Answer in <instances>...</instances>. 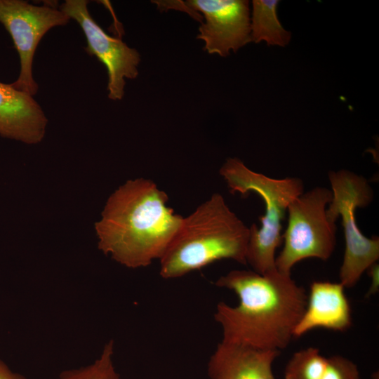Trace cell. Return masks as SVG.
Segmentation results:
<instances>
[{
    "instance_id": "1",
    "label": "cell",
    "mask_w": 379,
    "mask_h": 379,
    "mask_svg": "<svg viewBox=\"0 0 379 379\" xmlns=\"http://www.w3.org/2000/svg\"><path fill=\"white\" fill-rule=\"evenodd\" d=\"M215 286L234 292L239 303H218L214 319L222 341L281 352L288 347L307 305L305 289L277 269L264 274L245 270L221 276Z\"/></svg>"
},
{
    "instance_id": "2",
    "label": "cell",
    "mask_w": 379,
    "mask_h": 379,
    "mask_svg": "<svg viewBox=\"0 0 379 379\" xmlns=\"http://www.w3.org/2000/svg\"><path fill=\"white\" fill-rule=\"evenodd\" d=\"M168 201V194L152 180H128L110 195L95 223L98 248L129 268L159 260L183 220Z\"/></svg>"
},
{
    "instance_id": "3",
    "label": "cell",
    "mask_w": 379,
    "mask_h": 379,
    "mask_svg": "<svg viewBox=\"0 0 379 379\" xmlns=\"http://www.w3.org/2000/svg\"><path fill=\"white\" fill-rule=\"evenodd\" d=\"M249 235V227L230 208L224 197L213 194L183 217L159 260V274L166 279L179 278L222 259L247 265Z\"/></svg>"
},
{
    "instance_id": "4",
    "label": "cell",
    "mask_w": 379,
    "mask_h": 379,
    "mask_svg": "<svg viewBox=\"0 0 379 379\" xmlns=\"http://www.w3.org/2000/svg\"><path fill=\"white\" fill-rule=\"evenodd\" d=\"M231 192L245 194L254 192L265 203L260 227H249L246 264L253 271L264 274L276 270L275 252L283 241L281 222L288 206L304 192V183L298 178H273L248 168L237 158L227 159L219 171Z\"/></svg>"
},
{
    "instance_id": "5",
    "label": "cell",
    "mask_w": 379,
    "mask_h": 379,
    "mask_svg": "<svg viewBox=\"0 0 379 379\" xmlns=\"http://www.w3.org/2000/svg\"><path fill=\"white\" fill-rule=\"evenodd\" d=\"M328 180L332 199L327 206V215L334 222L341 218L345 241L340 283L345 288H351L379 259L378 237L364 235L357 225L355 216L357 208L371 204L373 192L364 177L348 170L331 171Z\"/></svg>"
},
{
    "instance_id": "6",
    "label": "cell",
    "mask_w": 379,
    "mask_h": 379,
    "mask_svg": "<svg viewBox=\"0 0 379 379\" xmlns=\"http://www.w3.org/2000/svg\"><path fill=\"white\" fill-rule=\"evenodd\" d=\"M332 199L331 189L315 187L295 199L287 209L288 225L282 235L284 246L276 257L277 270L291 274L300 261L332 255L336 245L335 222L327 215Z\"/></svg>"
},
{
    "instance_id": "7",
    "label": "cell",
    "mask_w": 379,
    "mask_h": 379,
    "mask_svg": "<svg viewBox=\"0 0 379 379\" xmlns=\"http://www.w3.org/2000/svg\"><path fill=\"white\" fill-rule=\"evenodd\" d=\"M70 18L53 6H35L22 0H0V22L10 34L20 58V74L11 84L32 96L38 84L32 74L34 55L44 34L51 28L64 26Z\"/></svg>"
},
{
    "instance_id": "8",
    "label": "cell",
    "mask_w": 379,
    "mask_h": 379,
    "mask_svg": "<svg viewBox=\"0 0 379 379\" xmlns=\"http://www.w3.org/2000/svg\"><path fill=\"white\" fill-rule=\"evenodd\" d=\"M88 4L86 0H66L60 9L81 27L87 41L86 52L106 67L108 98L121 100L126 79H133L138 75L140 55L121 39L107 34L91 15Z\"/></svg>"
},
{
    "instance_id": "9",
    "label": "cell",
    "mask_w": 379,
    "mask_h": 379,
    "mask_svg": "<svg viewBox=\"0 0 379 379\" xmlns=\"http://www.w3.org/2000/svg\"><path fill=\"white\" fill-rule=\"evenodd\" d=\"M185 4L204 17L197 39L208 53L225 57L251 41L248 1L188 0Z\"/></svg>"
},
{
    "instance_id": "10",
    "label": "cell",
    "mask_w": 379,
    "mask_h": 379,
    "mask_svg": "<svg viewBox=\"0 0 379 379\" xmlns=\"http://www.w3.org/2000/svg\"><path fill=\"white\" fill-rule=\"evenodd\" d=\"M352 326L350 302L340 283L315 281L310 285L304 313L296 325L294 337L323 328L345 331Z\"/></svg>"
},
{
    "instance_id": "11",
    "label": "cell",
    "mask_w": 379,
    "mask_h": 379,
    "mask_svg": "<svg viewBox=\"0 0 379 379\" xmlns=\"http://www.w3.org/2000/svg\"><path fill=\"white\" fill-rule=\"evenodd\" d=\"M48 119L32 95L0 82V135L26 144H37Z\"/></svg>"
},
{
    "instance_id": "12",
    "label": "cell",
    "mask_w": 379,
    "mask_h": 379,
    "mask_svg": "<svg viewBox=\"0 0 379 379\" xmlns=\"http://www.w3.org/2000/svg\"><path fill=\"white\" fill-rule=\"evenodd\" d=\"M280 352L220 341L211 356L209 379H276L272 364Z\"/></svg>"
},
{
    "instance_id": "13",
    "label": "cell",
    "mask_w": 379,
    "mask_h": 379,
    "mask_svg": "<svg viewBox=\"0 0 379 379\" xmlns=\"http://www.w3.org/2000/svg\"><path fill=\"white\" fill-rule=\"evenodd\" d=\"M278 0H253L251 20V41L270 46H286L291 33L279 22L277 13Z\"/></svg>"
},
{
    "instance_id": "14",
    "label": "cell",
    "mask_w": 379,
    "mask_h": 379,
    "mask_svg": "<svg viewBox=\"0 0 379 379\" xmlns=\"http://www.w3.org/2000/svg\"><path fill=\"white\" fill-rule=\"evenodd\" d=\"M327 358L309 347L295 352L286 365L285 379H322Z\"/></svg>"
},
{
    "instance_id": "15",
    "label": "cell",
    "mask_w": 379,
    "mask_h": 379,
    "mask_svg": "<svg viewBox=\"0 0 379 379\" xmlns=\"http://www.w3.org/2000/svg\"><path fill=\"white\" fill-rule=\"evenodd\" d=\"M114 342L109 341L92 364L62 371L59 379H121L113 363Z\"/></svg>"
},
{
    "instance_id": "16",
    "label": "cell",
    "mask_w": 379,
    "mask_h": 379,
    "mask_svg": "<svg viewBox=\"0 0 379 379\" xmlns=\"http://www.w3.org/2000/svg\"><path fill=\"white\" fill-rule=\"evenodd\" d=\"M322 379H361L357 366L341 355L327 358Z\"/></svg>"
},
{
    "instance_id": "17",
    "label": "cell",
    "mask_w": 379,
    "mask_h": 379,
    "mask_svg": "<svg viewBox=\"0 0 379 379\" xmlns=\"http://www.w3.org/2000/svg\"><path fill=\"white\" fill-rule=\"evenodd\" d=\"M0 379H25L21 375L13 372L8 366L0 359Z\"/></svg>"
},
{
    "instance_id": "18",
    "label": "cell",
    "mask_w": 379,
    "mask_h": 379,
    "mask_svg": "<svg viewBox=\"0 0 379 379\" xmlns=\"http://www.w3.org/2000/svg\"><path fill=\"white\" fill-rule=\"evenodd\" d=\"M372 278L371 286L369 293H374L376 291V287H378V265L374 263L368 270Z\"/></svg>"
}]
</instances>
